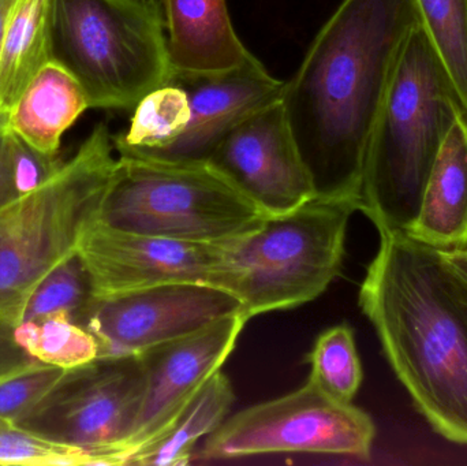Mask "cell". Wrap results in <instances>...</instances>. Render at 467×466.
I'll return each mask as SVG.
<instances>
[{
	"instance_id": "4fadbf2b",
	"label": "cell",
	"mask_w": 467,
	"mask_h": 466,
	"mask_svg": "<svg viewBox=\"0 0 467 466\" xmlns=\"http://www.w3.org/2000/svg\"><path fill=\"white\" fill-rule=\"evenodd\" d=\"M208 163L268 215H282L316 196L282 100L239 123Z\"/></svg>"
},
{
	"instance_id": "4316f807",
	"label": "cell",
	"mask_w": 467,
	"mask_h": 466,
	"mask_svg": "<svg viewBox=\"0 0 467 466\" xmlns=\"http://www.w3.org/2000/svg\"><path fill=\"white\" fill-rule=\"evenodd\" d=\"M8 141H10L14 180H16L19 196L37 188L63 163L59 156H47L33 150L11 130H8Z\"/></svg>"
},
{
	"instance_id": "44dd1931",
	"label": "cell",
	"mask_w": 467,
	"mask_h": 466,
	"mask_svg": "<svg viewBox=\"0 0 467 466\" xmlns=\"http://www.w3.org/2000/svg\"><path fill=\"white\" fill-rule=\"evenodd\" d=\"M420 25L467 122V0H416Z\"/></svg>"
},
{
	"instance_id": "e0dca14e",
	"label": "cell",
	"mask_w": 467,
	"mask_h": 466,
	"mask_svg": "<svg viewBox=\"0 0 467 466\" xmlns=\"http://www.w3.org/2000/svg\"><path fill=\"white\" fill-rule=\"evenodd\" d=\"M89 109L76 77L57 60L47 63L5 112L8 130L33 150L59 156L62 137Z\"/></svg>"
},
{
	"instance_id": "52a82bcc",
	"label": "cell",
	"mask_w": 467,
	"mask_h": 466,
	"mask_svg": "<svg viewBox=\"0 0 467 466\" xmlns=\"http://www.w3.org/2000/svg\"><path fill=\"white\" fill-rule=\"evenodd\" d=\"M357 197L320 196L290 212L268 215L232 246L229 292L247 319L296 308L326 292L342 270Z\"/></svg>"
},
{
	"instance_id": "f1b7e54d",
	"label": "cell",
	"mask_w": 467,
	"mask_h": 466,
	"mask_svg": "<svg viewBox=\"0 0 467 466\" xmlns=\"http://www.w3.org/2000/svg\"><path fill=\"white\" fill-rule=\"evenodd\" d=\"M16 197H19V194L14 180L5 114H0V208L5 207Z\"/></svg>"
},
{
	"instance_id": "4dcf8cb0",
	"label": "cell",
	"mask_w": 467,
	"mask_h": 466,
	"mask_svg": "<svg viewBox=\"0 0 467 466\" xmlns=\"http://www.w3.org/2000/svg\"><path fill=\"white\" fill-rule=\"evenodd\" d=\"M16 0H0V48H2L3 37L7 29L8 19Z\"/></svg>"
},
{
	"instance_id": "9a60e30c",
	"label": "cell",
	"mask_w": 467,
	"mask_h": 466,
	"mask_svg": "<svg viewBox=\"0 0 467 466\" xmlns=\"http://www.w3.org/2000/svg\"><path fill=\"white\" fill-rule=\"evenodd\" d=\"M170 74L232 70L252 52L236 35L226 0H161Z\"/></svg>"
},
{
	"instance_id": "30bf717a",
	"label": "cell",
	"mask_w": 467,
	"mask_h": 466,
	"mask_svg": "<svg viewBox=\"0 0 467 466\" xmlns=\"http://www.w3.org/2000/svg\"><path fill=\"white\" fill-rule=\"evenodd\" d=\"M234 243H188L137 234L98 219L79 240L77 256L87 271L93 300L171 284L227 290Z\"/></svg>"
},
{
	"instance_id": "8992f818",
	"label": "cell",
	"mask_w": 467,
	"mask_h": 466,
	"mask_svg": "<svg viewBox=\"0 0 467 466\" xmlns=\"http://www.w3.org/2000/svg\"><path fill=\"white\" fill-rule=\"evenodd\" d=\"M49 30L89 109L133 111L169 81L163 21L134 0H49Z\"/></svg>"
},
{
	"instance_id": "3957f363",
	"label": "cell",
	"mask_w": 467,
	"mask_h": 466,
	"mask_svg": "<svg viewBox=\"0 0 467 466\" xmlns=\"http://www.w3.org/2000/svg\"><path fill=\"white\" fill-rule=\"evenodd\" d=\"M458 114L446 74L419 24L398 57L362 177L359 211L378 232L411 226Z\"/></svg>"
},
{
	"instance_id": "7402d4cb",
	"label": "cell",
	"mask_w": 467,
	"mask_h": 466,
	"mask_svg": "<svg viewBox=\"0 0 467 466\" xmlns=\"http://www.w3.org/2000/svg\"><path fill=\"white\" fill-rule=\"evenodd\" d=\"M14 338L33 360L62 369L85 366L100 355L95 337L65 312L19 323Z\"/></svg>"
},
{
	"instance_id": "2e32d148",
	"label": "cell",
	"mask_w": 467,
	"mask_h": 466,
	"mask_svg": "<svg viewBox=\"0 0 467 466\" xmlns=\"http://www.w3.org/2000/svg\"><path fill=\"white\" fill-rule=\"evenodd\" d=\"M409 235L438 251L467 245V122L458 114L436 156Z\"/></svg>"
},
{
	"instance_id": "ac0fdd59",
	"label": "cell",
	"mask_w": 467,
	"mask_h": 466,
	"mask_svg": "<svg viewBox=\"0 0 467 466\" xmlns=\"http://www.w3.org/2000/svg\"><path fill=\"white\" fill-rule=\"evenodd\" d=\"M52 59L49 0H16L0 48V114Z\"/></svg>"
},
{
	"instance_id": "7c38bea8",
	"label": "cell",
	"mask_w": 467,
	"mask_h": 466,
	"mask_svg": "<svg viewBox=\"0 0 467 466\" xmlns=\"http://www.w3.org/2000/svg\"><path fill=\"white\" fill-rule=\"evenodd\" d=\"M247 322L244 312H238L139 355L144 367V396L130 437L115 457V466L128 464L136 451L171 429L202 385L226 363Z\"/></svg>"
},
{
	"instance_id": "277c9868",
	"label": "cell",
	"mask_w": 467,
	"mask_h": 466,
	"mask_svg": "<svg viewBox=\"0 0 467 466\" xmlns=\"http://www.w3.org/2000/svg\"><path fill=\"white\" fill-rule=\"evenodd\" d=\"M106 123L95 126L76 155L37 188L0 208V322L16 328L38 285L77 254L117 170Z\"/></svg>"
},
{
	"instance_id": "5b68a950",
	"label": "cell",
	"mask_w": 467,
	"mask_h": 466,
	"mask_svg": "<svg viewBox=\"0 0 467 466\" xmlns=\"http://www.w3.org/2000/svg\"><path fill=\"white\" fill-rule=\"evenodd\" d=\"M266 216L213 164L118 152L100 221L137 234L230 243L257 230Z\"/></svg>"
},
{
	"instance_id": "6da1fadb",
	"label": "cell",
	"mask_w": 467,
	"mask_h": 466,
	"mask_svg": "<svg viewBox=\"0 0 467 466\" xmlns=\"http://www.w3.org/2000/svg\"><path fill=\"white\" fill-rule=\"evenodd\" d=\"M416 0H342L310 44L282 104L316 194L361 193L368 150Z\"/></svg>"
},
{
	"instance_id": "f546056e",
	"label": "cell",
	"mask_w": 467,
	"mask_h": 466,
	"mask_svg": "<svg viewBox=\"0 0 467 466\" xmlns=\"http://www.w3.org/2000/svg\"><path fill=\"white\" fill-rule=\"evenodd\" d=\"M444 262L467 286V245L465 248L439 251Z\"/></svg>"
},
{
	"instance_id": "484cf974",
	"label": "cell",
	"mask_w": 467,
	"mask_h": 466,
	"mask_svg": "<svg viewBox=\"0 0 467 466\" xmlns=\"http://www.w3.org/2000/svg\"><path fill=\"white\" fill-rule=\"evenodd\" d=\"M67 371L36 361L0 382V419L16 421L26 415L59 385Z\"/></svg>"
},
{
	"instance_id": "9c48e42d",
	"label": "cell",
	"mask_w": 467,
	"mask_h": 466,
	"mask_svg": "<svg viewBox=\"0 0 467 466\" xmlns=\"http://www.w3.org/2000/svg\"><path fill=\"white\" fill-rule=\"evenodd\" d=\"M144 388L140 356L99 357L68 369L43 401L14 423L88 451L95 465L115 466L118 450L136 423Z\"/></svg>"
},
{
	"instance_id": "d4e9b609",
	"label": "cell",
	"mask_w": 467,
	"mask_h": 466,
	"mask_svg": "<svg viewBox=\"0 0 467 466\" xmlns=\"http://www.w3.org/2000/svg\"><path fill=\"white\" fill-rule=\"evenodd\" d=\"M95 465L92 454L52 442L22 429L10 419H0V466Z\"/></svg>"
},
{
	"instance_id": "8fae6325",
	"label": "cell",
	"mask_w": 467,
	"mask_h": 466,
	"mask_svg": "<svg viewBox=\"0 0 467 466\" xmlns=\"http://www.w3.org/2000/svg\"><path fill=\"white\" fill-rule=\"evenodd\" d=\"M242 312L233 293L202 284L148 287L93 300L78 325L99 344V357H128L183 338Z\"/></svg>"
},
{
	"instance_id": "d6986e66",
	"label": "cell",
	"mask_w": 467,
	"mask_h": 466,
	"mask_svg": "<svg viewBox=\"0 0 467 466\" xmlns=\"http://www.w3.org/2000/svg\"><path fill=\"white\" fill-rule=\"evenodd\" d=\"M235 399L232 382L216 371L193 397L171 429L155 442L140 449L126 465L178 466L191 462L194 448L222 426Z\"/></svg>"
},
{
	"instance_id": "83f0119b",
	"label": "cell",
	"mask_w": 467,
	"mask_h": 466,
	"mask_svg": "<svg viewBox=\"0 0 467 466\" xmlns=\"http://www.w3.org/2000/svg\"><path fill=\"white\" fill-rule=\"evenodd\" d=\"M36 361L14 338V327L0 322V382L29 368Z\"/></svg>"
},
{
	"instance_id": "ffe728a7",
	"label": "cell",
	"mask_w": 467,
	"mask_h": 466,
	"mask_svg": "<svg viewBox=\"0 0 467 466\" xmlns=\"http://www.w3.org/2000/svg\"><path fill=\"white\" fill-rule=\"evenodd\" d=\"M189 119L191 104L185 90L174 82H166L134 107L128 130L112 136L115 150L158 152L180 139Z\"/></svg>"
},
{
	"instance_id": "7a4b0ae2",
	"label": "cell",
	"mask_w": 467,
	"mask_h": 466,
	"mask_svg": "<svg viewBox=\"0 0 467 466\" xmlns=\"http://www.w3.org/2000/svg\"><path fill=\"white\" fill-rule=\"evenodd\" d=\"M379 234L359 306L417 410L467 446V286L438 249L403 230Z\"/></svg>"
},
{
	"instance_id": "603a6c76",
	"label": "cell",
	"mask_w": 467,
	"mask_h": 466,
	"mask_svg": "<svg viewBox=\"0 0 467 466\" xmlns=\"http://www.w3.org/2000/svg\"><path fill=\"white\" fill-rule=\"evenodd\" d=\"M306 361L310 382L337 401L353 402L364 372L350 326H335L320 334Z\"/></svg>"
},
{
	"instance_id": "ba28073f",
	"label": "cell",
	"mask_w": 467,
	"mask_h": 466,
	"mask_svg": "<svg viewBox=\"0 0 467 466\" xmlns=\"http://www.w3.org/2000/svg\"><path fill=\"white\" fill-rule=\"evenodd\" d=\"M376 438L372 418L353 402L337 401L315 383L226 419L205 438L202 459H246L309 453L369 459Z\"/></svg>"
},
{
	"instance_id": "cb8c5ba5",
	"label": "cell",
	"mask_w": 467,
	"mask_h": 466,
	"mask_svg": "<svg viewBox=\"0 0 467 466\" xmlns=\"http://www.w3.org/2000/svg\"><path fill=\"white\" fill-rule=\"evenodd\" d=\"M92 301L87 271L79 257L74 254L38 285L25 306L21 323L65 312L78 325Z\"/></svg>"
},
{
	"instance_id": "5bb4252c",
	"label": "cell",
	"mask_w": 467,
	"mask_h": 466,
	"mask_svg": "<svg viewBox=\"0 0 467 466\" xmlns=\"http://www.w3.org/2000/svg\"><path fill=\"white\" fill-rule=\"evenodd\" d=\"M169 81L180 85L188 95L191 119L174 144L141 155L186 163H208L213 150L235 126L282 100L285 88V81L271 76L253 54L232 70L170 74Z\"/></svg>"
}]
</instances>
